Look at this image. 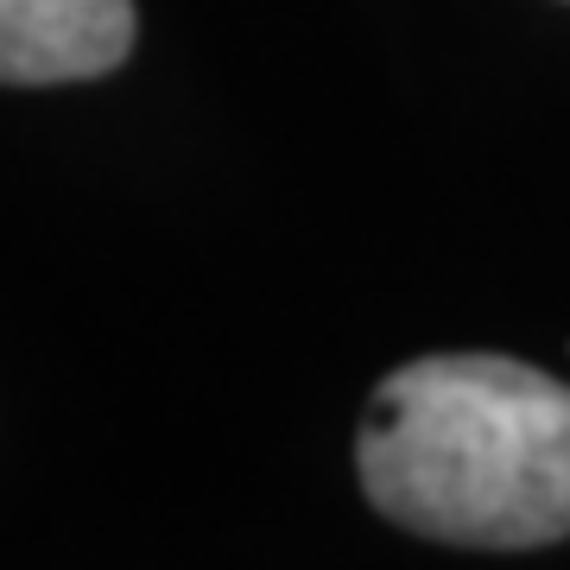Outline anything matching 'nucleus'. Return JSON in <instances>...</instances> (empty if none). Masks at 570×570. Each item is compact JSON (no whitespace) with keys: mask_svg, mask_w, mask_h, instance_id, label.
<instances>
[{"mask_svg":"<svg viewBox=\"0 0 570 570\" xmlns=\"http://www.w3.org/2000/svg\"><path fill=\"white\" fill-rule=\"evenodd\" d=\"M355 475L393 527L475 551L570 539V381L513 355H419L374 387Z\"/></svg>","mask_w":570,"mask_h":570,"instance_id":"nucleus-1","label":"nucleus"},{"mask_svg":"<svg viewBox=\"0 0 570 570\" xmlns=\"http://www.w3.org/2000/svg\"><path fill=\"white\" fill-rule=\"evenodd\" d=\"M134 0H0V82H89L134 51Z\"/></svg>","mask_w":570,"mask_h":570,"instance_id":"nucleus-2","label":"nucleus"}]
</instances>
